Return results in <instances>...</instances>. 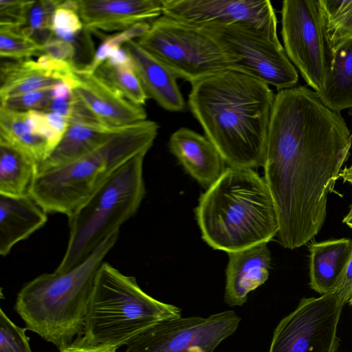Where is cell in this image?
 Listing matches in <instances>:
<instances>
[{
    "instance_id": "obj_15",
    "label": "cell",
    "mask_w": 352,
    "mask_h": 352,
    "mask_svg": "<svg viewBox=\"0 0 352 352\" xmlns=\"http://www.w3.org/2000/svg\"><path fill=\"white\" fill-rule=\"evenodd\" d=\"M77 12L89 31L122 32L162 14V0H77Z\"/></svg>"
},
{
    "instance_id": "obj_4",
    "label": "cell",
    "mask_w": 352,
    "mask_h": 352,
    "mask_svg": "<svg viewBox=\"0 0 352 352\" xmlns=\"http://www.w3.org/2000/svg\"><path fill=\"white\" fill-rule=\"evenodd\" d=\"M116 232L71 270L41 274L25 284L14 309L26 324L59 351L83 333L85 317L97 274L116 245Z\"/></svg>"
},
{
    "instance_id": "obj_7",
    "label": "cell",
    "mask_w": 352,
    "mask_h": 352,
    "mask_svg": "<svg viewBox=\"0 0 352 352\" xmlns=\"http://www.w3.org/2000/svg\"><path fill=\"white\" fill-rule=\"evenodd\" d=\"M146 153L120 166L68 217L67 246L55 272H66L79 264L137 212L146 193L143 163Z\"/></svg>"
},
{
    "instance_id": "obj_16",
    "label": "cell",
    "mask_w": 352,
    "mask_h": 352,
    "mask_svg": "<svg viewBox=\"0 0 352 352\" xmlns=\"http://www.w3.org/2000/svg\"><path fill=\"white\" fill-rule=\"evenodd\" d=\"M224 302L241 306L249 293L268 279L271 254L267 243L228 253Z\"/></svg>"
},
{
    "instance_id": "obj_42",
    "label": "cell",
    "mask_w": 352,
    "mask_h": 352,
    "mask_svg": "<svg viewBox=\"0 0 352 352\" xmlns=\"http://www.w3.org/2000/svg\"><path fill=\"white\" fill-rule=\"evenodd\" d=\"M351 306H352V297L350 298V300L348 302Z\"/></svg>"
},
{
    "instance_id": "obj_13",
    "label": "cell",
    "mask_w": 352,
    "mask_h": 352,
    "mask_svg": "<svg viewBox=\"0 0 352 352\" xmlns=\"http://www.w3.org/2000/svg\"><path fill=\"white\" fill-rule=\"evenodd\" d=\"M162 15L197 27L241 26L278 40L277 19L268 0H162Z\"/></svg>"
},
{
    "instance_id": "obj_29",
    "label": "cell",
    "mask_w": 352,
    "mask_h": 352,
    "mask_svg": "<svg viewBox=\"0 0 352 352\" xmlns=\"http://www.w3.org/2000/svg\"><path fill=\"white\" fill-rule=\"evenodd\" d=\"M60 2L59 0L34 1L28 11L26 24L21 28L23 32L43 46L54 37L52 20Z\"/></svg>"
},
{
    "instance_id": "obj_36",
    "label": "cell",
    "mask_w": 352,
    "mask_h": 352,
    "mask_svg": "<svg viewBox=\"0 0 352 352\" xmlns=\"http://www.w3.org/2000/svg\"><path fill=\"white\" fill-rule=\"evenodd\" d=\"M42 54L74 63L73 60L76 55V47L72 43L53 37L43 45Z\"/></svg>"
},
{
    "instance_id": "obj_41",
    "label": "cell",
    "mask_w": 352,
    "mask_h": 352,
    "mask_svg": "<svg viewBox=\"0 0 352 352\" xmlns=\"http://www.w3.org/2000/svg\"><path fill=\"white\" fill-rule=\"evenodd\" d=\"M340 177H341L344 182H348L352 186V164L342 169L340 173Z\"/></svg>"
},
{
    "instance_id": "obj_2",
    "label": "cell",
    "mask_w": 352,
    "mask_h": 352,
    "mask_svg": "<svg viewBox=\"0 0 352 352\" xmlns=\"http://www.w3.org/2000/svg\"><path fill=\"white\" fill-rule=\"evenodd\" d=\"M190 85L188 108L225 163L263 166L276 96L270 86L232 69Z\"/></svg>"
},
{
    "instance_id": "obj_32",
    "label": "cell",
    "mask_w": 352,
    "mask_h": 352,
    "mask_svg": "<svg viewBox=\"0 0 352 352\" xmlns=\"http://www.w3.org/2000/svg\"><path fill=\"white\" fill-rule=\"evenodd\" d=\"M56 9L52 20L54 37L72 43L76 36L84 28L78 12L61 4Z\"/></svg>"
},
{
    "instance_id": "obj_22",
    "label": "cell",
    "mask_w": 352,
    "mask_h": 352,
    "mask_svg": "<svg viewBox=\"0 0 352 352\" xmlns=\"http://www.w3.org/2000/svg\"><path fill=\"white\" fill-rule=\"evenodd\" d=\"M317 95L337 113L352 108V37L333 50L323 89Z\"/></svg>"
},
{
    "instance_id": "obj_1",
    "label": "cell",
    "mask_w": 352,
    "mask_h": 352,
    "mask_svg": "<svg viewBox=\"0 0 352 352\" xmlns=\"http://www.w3.org/2000/svg\"><path fill=\"white\" fill-rule=\"evenodd\" d=\"M351 144L344 118L313 90L298 86L276 94L263 166L281 246L300 248L318 234Z\"/></svg>"
},
{
    "instance_id": "obj_21",
    "label": "cell",
    "mask_w": 352,
    "mask_h": 352,
    "mask_svg": "<svg viewBox=\"0 0 352 352\" xmlns=\"http://www.w3.org/2000/svg\"><path fill=\"white\" fill-rule=\"evenodd\" d=\"M121 128L100 123L69 122L59 144L38 166L37 174L62 167L89 154Z\"/></svg>"
},
{
    "instance_id": "obj_20",
    "label": "cell",
    "mask_w": 352,
    "mask_h": 352,
    "mask_svg": "<svg viewBox=\"0 0 352 352\" xmlns=\"http://www.w3.org/2000/svg\"><path fill=\"white\" fill-rule=\"evenodd\" d=\"M352 254V239L312 242L309 245V285L317 293L336 294Z\"/></svg>"
},
{
    "instance_id": "obj_5",
    "label": "cell",
    "mask_w": 352,
    "mask_h": 352,
    "mask_svg": "<svg viewBox=\"0 0 352 352\" xmlns=\"http://www.w3.org/2000/svg\"><path fill=\"white\" fill-rule=\"evenodd\" d=\"M157 122L146 120L121 128L104 143L78 160L36 174L29 195L47 213L69 217L120 166L153 144Z\"/></svg>"
},
{
    "instance_id": "obj_11",
    "label": "cell",
    "mask_w": 352,
    "mask_h": 352,
    "mask_svg": "<svg viewBox=\"0 0 352 352\" xmlns=\"http://www.w3.org/2000/svg\"><path fill=\"white\" fill-rule=\"evenodd\" d=\"M343 306L336 294L302 298L276 325L268 352H337Z\"/></svg>"
},
{
    "instance_id": "obj_35",
    "label": "cell",
    "mask_w": 352,
    "mask_h": 352,
    "mask_svg": "<svg viewBox=\"0 0 352 352\" xmlns=\"http://www.w3.org/2000/svg\"><path fill=\"white\" fill-rule=\"evenodd\" d=\"M34 1L0 0V27L21 28L25 25Z\"/></svg>"
},
{
    "instance_id": "obj_28",
    "label": "cell",
    "mask_w": 352,
    "mask_h": 352,
    "mask_svg": "<svg viewBox=\"0 0 352 352\" xmlns=\"http://www.w3.org/2000/svg\"><path fill=\"white\" fill-rule=\"evenodd\" d=\"M22 113L30 131L45 141L52 153L69 127L67 120L52 112L31 110Z\"/></svg>"
},
{
    "instance_id": "obj_3",
    "label": "cell",
    "mask_w": 352,
    "mask_h": 352,
    "mask_svg": "<svg viewBox=\"0 0 352 352\" xmlns=\"http://www.w3.org/2000/svg\"><path fill=\"white\" fill-rule=\"evenodd\" d=\"M195 215L202 239L227 253L267 243L278 232L272 195L252 168H226L199 197Z\"/></svg>"
},
{
    "instance_id": "obj_40",
    "label": "cell",
    "mask_w": 352,
    "mask_h": 352,
    "mask_svg": "<svg viewBox=\"0 0 352 352\" xmlns=\"http://www.w3.org/2000/svg\"><path fill=\"white\" fill-rule=\"evenodd\" d=\"M72 98L69 100L52 99L47 112L54 113L66 120L69 118Z\"/></svg>"
},
{
    "instance_id": "obj_25",
    "label": "cell",
    "mask_w": 352,
    "mask_h": 352,
    "mask_svg": "<svg viewBox=\"0 0 352 352\" xmlns=\"http://www.w3.org/2000/svg\"><path fill=\"white\" fill-rule=\"evenodd\" d=\"M0 144L23 152L33 159L38 166L52 153L45 141L30 131L23 120L22 112L12 111L1 106Z\"/></svg>"
},
{
    "instance_id": "obj_38",
    "label": "cell",
    "mask_w": 352,
    "mask_h": 352,
    "mask_svg": "<svg viewBox=\"0 0 352 352\" xmlns=\"http://www.w3.org/2000/svg\"><path fill=\"white\" fill-rule=\"evenodd\" d=\"M116 349L115 347L86 344L76 338L69 346L60 352H116Z\"/></svg>"
},
{
    "instance_id": "obj_12",
    "label": "cell",
    "mask_w": 352,
    "mask_h": 352,
    "mask_svg": "<svg viewBox=\"0 0 352 352\" xmlns=\"http://www.w3.org/2000/svg\"><path fill=\"white\" fill-rule=\"evenodd\" d=\"M200 28L222 43L238 58L232 70L259 80L281 91L295 87L298 72L279 40L241 26Z\"/></svg>"
},
{
    "instance_id": "obj_34",
    "label": "cell",
    "mask_w": 352,
    "mask_h": 352,
    "mask_svg": "<svg viewBox=\"0 0 352 352\" xmlns=\"http://www.w3.org/2000/svg\"><path fill=\"white\" fill-rule=\"evenodd\" d=\"M26 330L13 323L1 309L0 352H32Z\"/></svg>"
},
{
    "instance_id": "obj_6",
    "label": "cell",
    "mask_w": 352,
    "mask_h": 352,
    "mask_svg": "<svg viewBox=\"0 0 352 352\" xmlns=\"http://www.w3.org/2000/svg\"><path fill=\"white\" fill-rule=\"evenodd\" d=\"M181 316L179 307L151 297L135 277L104 262L88 305L84 336L77 339L89 345L118 349L151 325Z\"/></svg>"
},
{
    "instance_id": "obj_9",
    "label": "cell",
    "mask_w": 352,
    "mask_h": 352,
    "mask_svg": "<svg viewBox=\"0 0 352 352\" xmlns=\"http://www.w3.org/2000/svg\"><path fill=\"white\" fill-rule=\"evenodd\" d=\"M281 18L285 51L318 94L333 57L320 0H285Z\"/></svg>"
},
{
    "instance_id": "obj_18",
    "label": "cell",
    "mask_w": 352,
    "mask_h": 352,
    "mask_svg": "<svg viewBox=\"0 0 352 352\" xmlns=\"http://www.w3.org/2000/svg\"><path fill=\"white\" fill-rule=\"evenodd\" d=\"M148 97L165 110L184 111L186 103L177 82V77L162 63L132 40L123 45Z\"/></svg>"
},
{
    "instance_id": "obj_27",
    "label": "cell",
    "mask_w": 352,
    "mask_h": 352,
    "mask_svg": "<svg viewBox=\"0 0 352 352\" xmlns=\"http://www.w3.org/2000/svg\"><path fill=\"white\" fill-rule=\"evenodd\" d=\"M95 74L130 102L140 106L148 98L134 67H121L104 61Z\"/></svg>"
},
{
    "instance_id": "obj_39",
    "label": "cell",
    "mask_w": 352,
    "mask_h": 352,
    "mask_svg": "<svg viewBox=\"0 0 352 352\" xmlns=\"http://www.w3.org/2000/svg\"><path fill=\"white\" fill-rule=\"evenodd\" d=\"M107 61L117 67H134L131 57L123 47L113 50Z\"/></svg>"
},
{
    "instance_id": "obj_23",
    "label": "cell",
    "mask_w": 352,
    "mask_h": 352,
    "mask_svg": "<svg viewBox=\"0 0 352 352\" xmlns=\"http://www.w3.org/2000/svg\"><path fill=\"white\" fill-rule=\"evenodd\" d=\"M0 100L32 91L52 89L65 79L40 68L36 60L6 62L1 66Z\"/></svg>"
},
{
    "instance_id": "obj_17",
    "label": "cell",
    "mask_w": 352,
    "mask_h": 352,
    "mask_svg": "<svg viewBox=\"0 0 352 352\" xmlns=\"http://www.w3.org/2000/svg\"><path fill=\"white\" fill-rule=\"evenodd\" d=\"M168 148L187 173L209 188L222 175L225 162L214 144L195 131L181 127L170 137Z\"/></svg>"
},
{
    "instance_id": "obj_37",
    "label": "cell",
    "mask_w": 352,
    "mask_h": 352,
    "mask_svg": "<svg viewBox=\"0 0 352 352\" xmlns=\"http://www.w3.org/2000/svg\"><path fill=\"white\" fill-rule=\"evenodd\" d=\"M336 294L343 305L348 302L352 297V254L341 286Z\"/></svg>"
},
{
    "instance_id": "obj_14",
    "label": "cell",
    "mask_w": 352,
    "mask_h": 352,
    "mask_svg": "<svg viewBox=\"0 0 352 352\" xmlns=\"http://www.w3.org/2000/svg\"><path fill=\"white\" fill-rule=\"evenodd\" d=\"M74 96L103 124L120 128L144 121L147 114L143 106L122 96L102 78L74 69Z\"/></svg>"
},
{
    "instance_id": "obj_8",
    "label": "cell",
    "mask_w": 352,
    "mask_h": 352,
    "mask_svg": "<svg viewBox=\"0 0 352 352\" xmlns=\"http://www.w3.org/2000/svg\"><path fill=\"white\" fill-rule=\"evenodd\" d=\"M139 45L190 84L232 69L238 58L206 30L162 15L137 40Z\"/></svg>"
},
{
    "instance_id": "obj_26",
    "label": "cell",
    "mask_w": 352,
    "mask_h": 352,
    "mask_svg": "<svg viewBox=\"0 0 352 352\" xmlns=\"http://www.w3.org/2000/svg\"><path fill=\"white\" fill-rule=\"evenodd\" d=\"M327 36L334 50L352 37V0H320Z\"/></svg>"
},
{
    "instance_id": "obj_10",
    "label": "cell",
    "mask_w": 352,
    "mask_h": 352,
    "mask_svg": "<svg viewBox=\"0 0 352 352\" xmlns=\"http://www.w3.org/2000/svg\"><path fill=\"white\" fill-rule=\"evenodd\" d=\"M241 320L233 310L206 318L164 320L137 335L126 344L124 352H214L236 331Z\"/></svg>"
},
{
    "instance_id": "obj_33",
    "label": "cell",
    "mask_w": 352,
    "mask_h": 352,
    "mask_svg": "<svg viewBox=\"0 0 352 352\" xmlns=\"http://www.w3.org/2000/svg\"><path fill=\"white\" fill-rule=\"evenodd\" d=\"M52 100V89H47L10 96L0 100V102L1 107L14 111L47 112Z\"/></svg>"
},
{
    "instance_id": "obj_19",
    "label": "cell",
    "mask_w": 352,
    "mask_h": 352,
    "mask_svg": "<svg viewBox=\"0 0 352 352\" xmlns=\"http://www.w3.org/2000/svg\"><path fill=\"white\" fill-rule=\"evenodd\" d=\"M47 212L30 195H0V254L6 256L47 221Z\"/></svg>"
},
{
    "instance_id": "obj_30",
    "label": "cell",
    "mask_w": 352,
    "mask_h": 352,
    "mask_svg": "<svg viewBox=\"0 0 352 352\" xmlns=\"http://www.w3.org/2000/svg\"><path fill=\"white\" fill-rule=\"evenodd\" d=\"M43 46L25 34L21 28L0 27V56L15 61L43 53Z\"/></svg>"
},
{
    "instance_id": "obj_31",
    "label": "cell",
    "mask_w": 352,
    "mask_h": 352,
    "mask_svg": "<svg viewBox=\"0 0 352 352\" xmlns=\"http://www.w3.org/2000/svg\"><path fill=\"white\" fill-rule=\"evenodd\" d=\"M151 23L142 22L109 36L99 46L91 61L80 69L83 72L94 74L98 68L107 60L113 50L122 47L127 42L135 40L134 38L138 39L148 32Z\"/></svg>"
},
{
    "instance_id": "obj_24",
    "label": "cell",
    "mask_w": 352,
    "mask_h": 352,
    "mask_svg": "<svg viewBox=\"0 0 352 352\" xmlns=\"http://www.w3.org/2000/svg\"><path fill=\"white\" fill-rule=\"evenodd\" d=\"M38 165L23 152L0 144V195L23 196L37 174Z\"/></svg>"
}]
</instances>
